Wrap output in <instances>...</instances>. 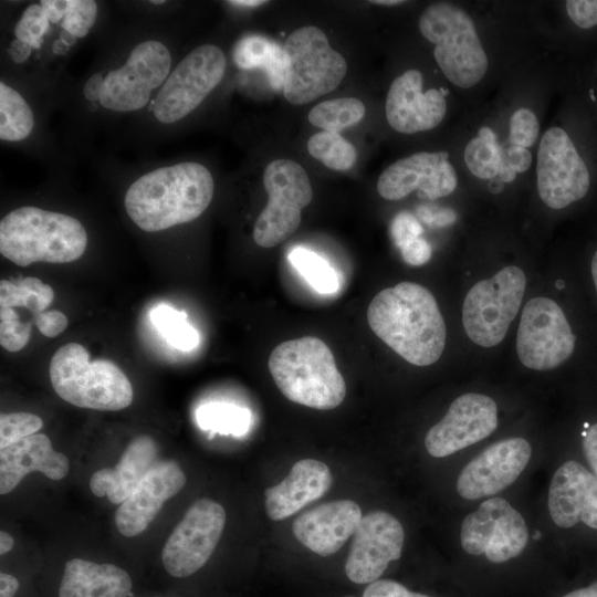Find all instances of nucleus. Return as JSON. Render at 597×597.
Listing matches in <instances>:
<instances>
[{"label": "nucleus", "instance_id": "48", "mask_svg": "<svg viewBox=\"0 0 597 597\" xmlns=\"http://www.w3.org/2000/svg\"><path fill=\"white\" fill-rule=\"evenodd\" d=\"M401 256L410 265H422L431 258V247L423 238H417L400 249Z\"/></svg>", "mask_w": 597, "mask_h": 597}, {"label": "nucleus", "instance_id": "11", "mask_svg": "<svg viewBox=\"0 0 597 597\" xmlns=\"http://www.w3.org/2000/svg\"><path fill=\"white\" fill-rule=\"evenodd\" d=\"M575 339L556 302L538 296L525 304L516 338L517 356L524 366L534 370L556 368L573 354Z\"/></svg>", "mask_w": 597, "mask_h": 597}, {"label": "nucleus", "instance_id": "36", "mask_svg": "<svg viewBox=\"0 0 597 597\" xmlns=\"http://www.w3.org/2000/svg\"><path fill=\"white\" fill-rule=\"evenodd\" d=\"M291 264L305 281L321 294H332L338 289L335 270L320 254L305 248H294L289 253Z\"/></svg>", "mask_w": 597, "mask_h": 597}, {"label": "nucleus", "instance_id": "62", "mask_svg": "<svg viewBox=\"0 0 597 597\" xmlns=\"http://www.w3.org/2000/svg\"><path fill=\"white\" fill-rule=\"evenodd\" d=\"M556 286L558 289H562L564 286V283L562 281H557Z\"/></svg>", "mask_w": 597, "mask_h": 597}, {"label": "nucleus", "instance_id": "32", "mask_svg": "<svg viewBox=\"0 0 597 597\" xmlns=\"http://www.w3.org/2000/svg\"><path fill=\"white\" fill-rule=\"evenodd\" d=\"M366 108L362 101L354 97H342L324 101L315 105L308 113V122L323 130L339 133L359 123Z\"/></svg>", "mask_w": 597, "mask_h": 597}, {"label": "nucleus", "instance_id": "56", "mask_svg": "<svg viewBox=\"0 0 597 597\" xmlns=\"http://www.w3.org/2000/svg\"><path fill=\"white\" fill-rule=\"evenodd\" d=\"M266 1L262 0H234V1H228V3L239 6V7H259L261 4H264Z\"/></svg>", "mask_w": 597, "mask_h": 597}, {"label": "nucleus", "instance_id": "43", "mask_svg": "<svg viewBox=\"0 0 597 597\" xmlns=\"http://www.w3.org/2000/svg\"><path fill=\"white\" fill-rule=\"evenodd\" d=\"M565 7L577 27L589 29L597 25V0H568Z\"/></svg>", "mask_w": 597, "mask_h": 597}, {"label": "nucleus", "instance_id": "22", "mask_svg": "<svg viewBox=\"0 0 597 597\" xmlns=\"http://www.w3.org/2000/svg\"><path fill=\"white\" fill-rule=\"evenodd\" d=\"M186 476L172 460L156 462L115 514L118 532L133 537L143 533L154 521L164 503L185 485Z\"/></svg>", "mask_w": 597, "mask_h": 597}, {"label": "nucleus", "instance_id": "60", "mask_svg": "<svg viewBox=\"0 0 597 597\" xmlns=\"http://www.w3.org/2000/svg\"><path fill=\"white\" fill-rule=\"evenodd\" d=\"M370 2L379 4V6H397V4L404 3V1L401 0H375Z\"/></svg>", "mask_w": 597, "mask_h": 597}, {"label": "nucleus", "instance_id": "9", "mask_svg": "<svg viewBox=\"0 0 597 597\" xmlns=\"http://www.w3.org/2000/svg\"><path fill=\"white\" fill-rule=\"evenodd\" d=\"M268 205L258 217L253 240L262 248H273L292 235L301 223L302 209L313 198L305 169L296 161L276 159L263 174Z\"/></svg>", "mask_w": 597, "mask_h": 597}, {"label": "nucleus", "instance_id": "19", "mask_svg": "<svg viewBox=\"0 0 597 597\" xmlns=\"http://www.w3.org/2000/svg\"><path fill=\"white\" fill-rule=\"evenodd\" d=\"M532 449L523 438L500 440L472 459L457 481L459 495L467 500L491 496L512 484L530 461Z\"/></svg>", "mask_w": 597, "mask_h": 597}, {"label": "nucleus", "instance_id": "45", "mask_svg": "<svg viewBox=\"0 0 597 597\" xmlns=\"http://www.w3.org/2000/svg\"><path fill=\"white\" fill-rule=\"evenodd\" d=\"M40 333L46 337H55L67 327V317L57 310H49L38 314L34 318Z\"/></svg>", "mask_w": 597, "mask_h": 597}, {"label": "nucleus", "instance_id": "37", "mask_svg": "<svg viewBox=\"0 0 597 597\" xmlns=\"http://www.w3.org/2000/svg\"><path fill=\"white\" fill-rule=\"evenodd\" d=\"M43 426L42 419L30 412L1 413L0 449L36 433Z\"/></svg>", "mask_w": 597, "mask_h": 597}, {"label": "nucleus", "instance_id": "58", "mask_svg": "<svg viewBox=\"0 0 597 597\" xmlns=\"http://www.w3.org/2000/svg\"><path fill=\"white\" fill-rule=\"evenodd\" d=\"M67 46L69 45L59 39L53 43V52L55 54H65L67 52Z\"/></svg>", "mask_w": 597, "mask_h": 597}, {"label": "nucleus", "instance_id": "51", "mask_svg": "<svg viewBox=\"0 0 597 597\" xmlns=\"http://www.w3.org/2000/svg\"><path fill=\"white\" fill-rule=\"evenodd\" d=\"M104 77L102 73L93 74L84 84L83 93L87 101H100Z\"/></svg>", "mask_w": 597, "mask_h": 597}, {"label": "nucleus", "instance_id": "54", "mask_svg": "<svg viewBox=\"0 0 597 597\" xmlns=\"http://www.w3.org/2000/svg\"><path fill=\"white\" fill-rule=\"evenodd\" d=\"M563 597H597V579L586 586L568 591Z\"/></svg>", "mask_w": 597, "mask_h": 597}, {"label": "nucleus", "instance_id": "63", "mask_svg": "<svg viewBox=\"0 0 597 597\" xmlns=\"http://www.w3.org/2000/svg\"><path fill=\"white\" fill-rule=\"evenodd\" d=\"M540 537H541V533L536 532V533L534 534V540H538Z\"/></svg>", "mask_w": 597, "mask_h": 597}, {"label": "nucleus", "instance_id": "29", "mask_svg": "<svg viewBox=\"0 0 597 597\" xmlns=\"http://www.w3.org/2000/svg\"><path fill=\"white\" fill-rule=\"evenodd\" d=\"M198 427L211 433L241 437L251 426L252 416L248 408L229 402H207L196 410Z\"/></svg>", "mask_w": 597, "mask_h": 597}, {"label": "nucleus", "instance_id": "28", "mask_svg": "<svg viewBox=\"0 0 597 597\" xmlns=\"http://www.w3.org/2000/svg\"><path fill=\"white\" fill-rule=\"evenodd\" d=\"M233 61L243 70L264 69L272 87L283 88L286 56L276 42L261 35H248L235 44Z\"/></svg>", "mask_w": 597, "mask_h": 597}, {"label": "nucleus", "instance_id": "18", "mask_svg": "<svg viewBox=\"0 0 597 597\" xmlns=\"http://www.w3.org/2000/svg\"><path fill=\"white\" fill-rule=\"evenodd\" d=\"M448 157L446 151H421L395 161L379 176L378 193L387 200H400L415 190L427 200L452 193L458 177Z\"/></svg>", "mask_w": 597, "mask_h": 597}, {"label": "nucleus", "instance_id": "7", "mask_svg": "<svg viewBox=\"0 0 597 597\" xmlns=\"http://www.w3.org/2000/svg\"><path fill=\"white\" fill-rule=\"evenodd\" d=\"M283 49L286 73L282 93L293 105L310 103L332 92L346 75L344 56L331 48L326 34L317 27L296 29Z\"/></svg>", "mask_w": 597, "mask_h": 597}, {"label": "nucleus", "instance_id": "2", "mask_svg": "<svg viewBox=\"0 0 597 597\" xmlns=\"http://www.w3.org/2000/svg\"><path fill=\"white\" fill-rule=\"evenodd\" d=\"M214 182L210 171L187 161L140 176L127 189L125 210L146 232L166 230L197 219L210 205Z\"/></svg>", "mask_w": 597, "mask_h": 597}, {"label": "nucleus", "instance_id": "39", "mask_svg": "<svg viewBox=\"0 0 597 597\" xmlns=\"http://www.w3.org/2000/svg\"><path fill=\"white\" fill-rule=\"evenodd\" d=\"M49 18L41 4H31L14 27L15 39L40 49L43 34L49 30Z\"/></svg>", "mask_w": 597, "mask_h": 597}, {"label": "nucleus", "instance_id": "13", "mask_svg": "<svg viewBox=\"0 0 597 597\" xmlns=\"http://www.w3.org/2000/svg\"><path fill=\"white\" fill-rule=\"evenodd\" d=\"M226 524V511L210 499L197 500L166 541L161 561L166 572L184 578L199 570L217 547Z\"/></svg>", "mask_w": 597, "mask_h": 597}, {"label": "nucleus", "instance_id": "61", "mask_svg": "<svg viewBox=\"0 0 597 597\" xmlns=\"http://www.w3.org/2000/svg\"><path fill=\"white\" fill-rule=\"evenodd\" d=\"M150 2L154 3V4H163V3H165L166 1H165V0H153V1H150Z\"/></svg>", "mask_w": 597, "mask_h": 597}, {"label": "nucleus", "instance_id": "6", "mask_svg": "<svg viewBox=\"0 0 597 597\" xmlns=\"http://www.w3.org/2000/svg\"><path fill=\"white\" fill-rule=\"evenodd\" d=\"M419 30L436 45V62L452 84L469 88L483 78L488 56L465 11L448 2L430 4L419 18Z\"/></svg>", "mask_w": 597, "mask_h": 597}, {"label": "nucleus", "instance_id": "41", "mask_svg": "<svg viewBox=\"0 0 597 597\" xmlns=\"http://www.w3.org/2000/svg\"><path fill=\"white\" fill-rule=\"evenodd\" d=\"M540 124L536 115L527 109L514 112L510 121V140L512 145L528 148L538 137Z\"/></svg>", "mask_w": 597, "mask_h": 597}, {"label": "nucleus", "instance_id": "14", "mask_svg": "<svg viewBox=\"0 0 597 597\" xmlns=\"http://www.w3.org/2000/svg\"><path fill=\"white\" fill-rule=\"evenodd\" d=\"M527 540L523 516L502 498L482 502L461 524L462 548L471 555L484 554L492 563L516 557Z\"/></svg>", "mask_w": 597, "mask_h": 597}, {"label": "nucleus", "instance_id": "49", "mask_svg": "<svg viewBox=\"0 0 597 597\" xmlns=\"http://www.w3.org/2000/svg\"><path fill=\"white\" fill-rule=\"evenodd\" d=\"M504 158L516 174L526 171L532 163V155L528 149L514 145L504 150Z\"/></svg>", "mask_w": 597, "mask_h": 597}, {"label": "nucleus", "instance_id": "33", "mask_svg": "<svg viewBox=\"0 0 597 597\" xmlns=\"http://www.w3.org/2000/svg\"><path fill=\"white\" fill-rule=\"evenodd\" d=\"M503 151L494 132L483 126L465 146L464 161L478 178L492 179L499 175Z\"/></svg>", "mask_w": 597, "mask_h": 597}, {"label": "nucleus", "instance_id": "15", "mask_svg": "<svg viewBox=\"0 0 597 597\" xmlns=\"http://www.w3.org/2000/svg\"><path fill=\"white\" fill-rule=\"evenodd\" d=\"M537 190L552 209H562L586 196L590 185L587 166L567 133L547 129L537 151Z\"/></svg>", "mask_w": 597, "mask_h": 597}, {"label": "nucleus", "instance_id": "38", "mask_svg": "<svg viewBox=\"0 0 597 597\" xmlns=\"http://www.w3.org/2000/svg\"><path fill=\"white\" fill-rule=\"evenodd\" d=\"M31 322L22 321L11 307H0V344L8 352H19L29 342Z\"/></svg>", "mask_w": 597, "mask_h": 597}, {"label": "nucleus", "instance_id": "55", "mask_svg": "<svg viewBox=\"0 0 597 597\" xmlns=\"http://www.w3.org/2000/svg\"><path fill=\"white\" fill-rule=\"evenodd\" d=\"M13 545H14L13 537L9 533L1 531L0 532V554L3 555L8 553L9 551H11Z\"/></svg>", "mask_w": 597, "mask_h": 597}, {"label": "nucleus", "instance_id": "30", "mask_svg": "<svg viewBox=\"0 0 597 597\" xmlns=\"http://www.w3.org/2000/svg\"><path fill=\"white\" fill-rule=\"evenodd\" d=\"M53 300V289L36 277L27 276L18 283L8 280L0 282V307H24L33 320L46 311Z\"/></svg>", "mask_w": 597, "mask_h": 597}, {"label": "nucleus", "instance_id": "57", "mask_svg": "<svg viewBox=\"0 0 597 597\" xmlns=\"http://www.w3.org/2000/svg\"><path fill=\"white\" fill-rule=\"evenodd\" d=\"M60 40L66 45H72L76 42V38L65 30L60 32Z\"/></svg>", "mask_w": 597, "mask_h": 597}, {"label": "nucleus", "instance_id": "23", "mask_svg": "<svg viewBox=\"0 0 597 597\" xmlns=\"http://www.w3.org/2000/svg\"><path fill=\"white\" fill-rule=\"evenodd\" d=\"M359 505L337 500L304 512L293 522L295 538L320 556L335 554L356 532L360 521Z\"/></svg>", "mask_w": 597, "mask_h": 597}, {"label": "nucleus", "instance_id": "12", "mask_svg": "<svg viewBox=\"0 0 597 597\" xmlns=\"http://www.w3.org/2000/svg\"><path fill=\"white\" fill-rule=\"evenodd\" d=\"M170 66V52L161 42L147 40L137 44L125 64L104 77L101 105L115 112L143 108L151 92L169 76Z\"/></svg>", "mask_w": 597, "mask_h": 597}, {"label": "nucleus", "instance_id": "42", "mask_svg": "<svg viewBox=\"0 0 597 597\" xmlns=\"http://www.w3.org/2000/svg\"><path fill=\"white\" fill-rule=\"evenodd\" d=\"M422 232L421 224L410 212H399L391 221L390 234L399 249L412 240L420 238Z\"/></svg>", "mask_w": 597, "mask_h": 597}, {"label": "nucleus", "instance_id": "59", "mask_svg": "<svg viewBox=\"0 0 597 597\" xmlns=\"http://www.w3.org/2000/svg\"><path fill=\"white\" fill-rule=\"evenodd\" d=\"M591 275H593L594 284L597 291V251L595 252L591 260Z\"/></svg>", "mask_w": 597, "mask_h": 597}, {"label": "nucleus", "instance_id": "21", "mask_svg": "<svg viewBox=\"0 0 597 597\" xmlns=\"http://www.w3.org/2000/svg\"><path fill=\"white\" fill-rule=\"evenodd\" d=\"M388 124L402 134L437 127L446 116L447 101L440 90L422 92V74L410 69L396 77L386 97Z\"/></svg>", "mask_w": 597, "mask_h": 597}, {"label": "nucleus", "instance_id": "27", "mask_svg": "<svg viewBox=\"0 0 597 597\" xmlns=\"http://www.w3.org/2000/svg\"><path fill=\"white\" fill-rule=\"evenodd\" d=\"M132 579L114 564H96L82 558L66 562L59 597H128Z\"/></svg>", "mask_w": 597, "mask_h": 597}, {"label": "nucleus", "instance_id": "31", "mask_svg": "<svg viewBox=\"0 0 597 597\" xmlns=\"http://www.w3.org/2000/svg\"><path fill=\"white\" fill-rule=\"evenodd\" d=\"M34 126L33 113L15 90L0 83V138L19 142L28 137Z\"/></svg>", "mask_w": 597, "mask_h": 597}, {"label": "nucleus", "instance_id": "24", "mask_svg": "<svg viewBox=\"0 0 597 597\" xmlns=\"http://www.w3.org/2000/svg\"><path fill=\"white\" fill-rule=\"evenodd\" d=\"M65 454L55 451L43 433H34L0 450V493L8 494L30 472L39 471L51 480L69 473Z\"/></svg>", "mask_w": 597, "mask_h": 597}, {"label": "nucleus", "instance_id": "44", "mask_svg": "<svg viewBox=\"0 0 597 597\" xmlns=\"http://www.w3.org/2000/svg\"><path fill=\"white\" fill-rule=\"evenodd\" d=\"M363 597H430L410 591L404 585L391 579L375 580L365 588Z\"/></svg>", "mask_w": 597, "mask_h": 597}, {"label": "nucleus", "instance_id": "26", "mask_svg": "<svg viewBox=\"0 0 597 597\" xmlns=\"http://www.w3.org/2000/svg\"><path fill=\"white\" fill-rule=\"evenodd\" d=\"M158 447L148 436L135 438L114 468L94 472L90 489L96 496H106L113 504H122L156 463Z\"/></svg>", "mask_w": 597, "mask_h": 597}, {"label": "nucleus", "instance_id": "52", "mask_svg": "<svg viewBox=\"0 0 597 597\" xmlns=\"http://www.w3.org/2000/svg\"><path fill=\"white\" fill-rule=\"evenodd\" d=\"M32 46L14 39L11 41L9 48H8V54L11 57V60L15 63H23L28 60V57L31 54Z\"/></svg>", "mask_w": 597, "mask_h": 597}, {"label": "nucleus", "instance_id": "20", "mask_svg": "<svg viewBox=\"0 0 597 597\" xmlns=\"http://www.w3.org/2000/svg\"><path fill=\"white\" fill-rule=\"evenodd\" d=\"M547 503L558 527L582 525L597 537V479L587 463L575 459L562 463L549 483Z\"/></svg>", "mask_w": 597, "mask_h": 597}, {"label": "nucleus", "instance_id": "34", "mask_svg": "<svg viewBox=\"0 0 597 597\" xmlns=\"http://www.w3.org/2000/svg\"><path fill=\"white\" fill-rule=\"evenodd\" d=\"M149 316L153 325L170 346L182 352L198 346L199 333L188 323L184 311L161 304L154 307Z\"/></svg>", "mask_w": 597, "mask_h": 597}, {"label": "nucleus", "instance_id": "3", "mask_svg": "<svg viewBox=\"0 0 597 597\" xmlns=\"http://www.w3.org/2000/svg\"><path fill=\"white\" fill-rule=\"evenodd\" d=\"M86 245L84 226L69 214L20 207L0 221V253L19 266L72 262L83 255Z\"/></svg>", "mask_w": 597, "mask_h": 597}, {"label": "nucleus", "instance_id": "1", "mask_svg": "<svg viewBox=\"0 0 597 597\" xmlns=\"http://www.w3.org/2000/svg\"><path fill=\"white\" fill-rule=\"evenodd\" d=\"M371 331L395 353L416 366L436 363L446 346L447 329L434 296L422 285L400 282L370 302Z\"/></svg>", "mask_w": 597, "mask_h": 597}, {"label": "nucleus", "instance_id": "5", "mask_svg": "<svg viewBox=\"0 0 597 597\" xmlns=\"http://www.w3.org/2000/svg\"><path fill=\"white\" fill-rule=\"evenodd\" d=\"M54 391L69 404L95 410L117 411L134 398L130 381L113 362H90L78 343H67L54 353L49 367Z\"/></svg>", "mask_w": 597, "mask_h": 597}, {"label": "nucleus", "instance_id": "46", "mask_svg": "<svg viewBox=\"0 0 597 597\" xmlns=\"http://www.w3.org/2000/svg\"><path fill=\"white\" fill-rule=\"evenodd\" d=\"M417 214L429 227H446L452 224L458 218L453 210L436 206H421Z\"/></svg>", "mask_w": 597, "mask_h": 597}, {"label": "nucleus", "instance_id": "40", "mask_svg": "<svg viewBox=\"0 0 597 597\" xmlns=\"http://www.w3.org/2000/svg\"><path fill=\"white\" fill-rule=\"evenodd\" d=\"M97 18V4L92 0H69L67 11L61 21L63 30L75 38L85 36Z\"/></svg>", "mask_w": 597, "mask_h": 597}, {"label": "nucleus", "instance_id": "35", "mask_svg": "<svg viewBox=\"0 0 597 597\" xmlns=\"http://www.w3.org/2000/svg\"><path fill=\"white\" fill-rule=\"evenodd\" d=\"M306 146L312 157L333 170H347L357 158L355 147L339 133L318 132L310 137Z\"/></svg>", "mask_w": 597, "mask_h": 597}, {"label": "nucleus", "instance_id": "25", "mask_svg": "<svg viewBox=\"0 0 597 597\" xmlns=\"http://www.w3.org/2000/svg\"><path fill=\"white\" fill-rule=\"evenodd\" d=\"M329 468L315 459L297 461L284 480L268 488L265 510L273 521L284 520L323 496L332 486Z\"/></svg>", "mask_w": 597, "mask_h": 597}, {"label": "nucleus", "instance_id": "47", "mask_svg": "<svg viewBox=\"0 0 597 597\" xmlns=\"http://www.w3.org/2000/svg\"><path fill=\"white\" fill-rule=\"evenodd\" d=\"M580 437L583 458L597 479V422L583 428Z\"/></svg>", "mask_w": 597, "mask_h": 597}, {"label": "nucleus", "instance_id": "4", "mask_svg": "<svg viewBox=\"0 0 597 597\" xmlns=\"http://www.w3.org/2000/svg\"><path fill=\"white\" fill-rule=\"evenodd\" d=\"M270 374L289 400L318 410L339 406L346 396L345 380L329 347L305 336L279 344L270 354Z\"/></svg>", "mask_w": 597, "mask_h": 597}, {"label": "nucleus", "instance_id": "53", "mask_svg": "<svg viewBox=\"0 0 597 597\" xmlns=\"http://www.w3.org/2000/svg\"><path fill=\"white\" fill-rule=\"evenodd\" d=\"M19 588V580L10 574H0V597H13Z\"/></svg>", "mask_w": 597, "mask_h": 597}, {"label": "nucleus", "instance_id": "17", "mask_svg": "<svg viewBox=\"0 0 597 597\" xmlns=\"http://www.w3.org/2000/svg\"><path fill=\"white\" fill-rule=\"evenodd\" d=\"M498 427V408L482 394H464L450 405L446 416L428 431L425 446L430 455L442 458L476 443Z\"/></svg>", "mask_w": 597, "mask_h": 597}, {"label": "nucleus", "instance_id": "10", "mask_svg": "<svg viewBox=\"0 0 597 597\" xmlns=\"http://www.w3.org/2000/svg\"><path fill=\"white\" fill-rule=\"evenodd\" d=\"M226 56L220 48L203 44L186 55L155 97L154 116L161 123L178 122L197 108L221 82Z\"/></svg>", "mask_w": 597, "mask_h": 597}, {"label": "nucleus", "instance_id": "8", "mask_svg": "<svg viewBox=\"0 0 597 597\" xmlns=\"http://www.w3.org/2000/svg\"><path fill=\"white\" fill-rule=\"evenodd\" d=\"M525 285L524 272L513 265L474 284L462 306V323L469 338L482 347L500 344L519 313Z\"/></svg>", "mask_w": 597, "mask_h": 597}, {"label": "nucleus", "instance_id": "50", "mask_svg": "<svg viewBox=\"0 0 597 597\" xmlns=\"http://www.w3.org/2000/svg\"><path fill=\"white\" fill-rule=\"evenodd\" d=\"M69 0H42L40 4L44 9L50 22L57 23L62 21L67 11Z\"/></svg>", "mask_w": 597, "mask_h": 597}, {"label": "nucleus", "instance_id": "16", "mask_svg": "<svg viewBox=\"0 0 597 597\" xmlns=\"http://www.w3.org/2000/svg\"><path fill=\"white\" fill-rule=\"evenodd\" d=\"M405 532L400 522L385 511L362 517L345 564L347 577L356 584H370L383 575L402 551Z\"/></svg>", "mask_w": 597, "mask_h": 597}]
</instances>
